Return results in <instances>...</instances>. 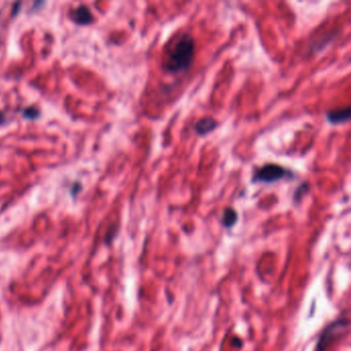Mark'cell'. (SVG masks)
<instances>
[{"instance_id": "obj_9", "label": "cell", "mask_w": 351, "mask_h": 351, "mask_svg": "<svg viewBox=\"0 0 351 351\" xmlns=\"http://www.w3.org/2000/svg\"><path fill=\"white\" fill-rule=\"evenodd\" d=\"M23 116H24L25 118H27V119L33 120V119L38 118V116H39V111H38L37 109H35V107H29V109H27V110L24 111Z\"/></svg>"}, {"instance_id": "obj_5", "label": "cell", "mask_w": 351, "mask_h": 351, "mask_svg": "<svg viewBox=\"0 0 351 351\" xmlns=\"http://www.w3.org/2000/svg\"><path fill=\"white\" fill-rule=\"evenodd\" d=\"M326 117H327V120L329 121V123L332 125L344 124L350 120L351 110H350V107L334 110V111L328 112Z\"/></svg>"}, {"instance_id": "obj_2", "label": "cell", "mask_w": 351, "mask_h": 351, "mask_svg": "<svg viewBox=\"0 0 351 351\" xmlns=\"http://www.w3.org/2000/svg\"><path fill=\"white\" fill-rule=\"evenodd\" d=\"M291 176V172L287 171L284 167L278 165V164H266L263 167H261L256 173L253 178V180L260 181V182H267L272 183L276 182L280 179H283L286 176Z\"/></svg>"}, {"instance_id": "obj_8", "label": "cell", "mask_w": 351, "mask_h": 351, "mask_svg": "<svg viewBox=\"0 0 351 351\" xmlns=\"http://www.w3.org/2000/svg\"><path fill=\"white\" fill-rule=\"evenodd\" d=\"M308 190H309L308 183L304 182V183L301 184V185L296 188V191H295V193H294V195H293V200H294V201L298 202L299 200L303 197V195H304L305 193L308 192Z\"/></svg>"}, {"instance_id": "obj_7", "label": "cell", "mask_w": 351, "mask_h": 351, "mask_svg": "<svg viewBox=\"0 0 351 351\" xmlns=\"http://www.w3.org/2000/svg\"><path fill=\"white\" fill-rule=\"evenodd\" d=\"M237 222V212L233 208H226L223 215V224L227 228L233 227Z\"/></svg>"}, {"instance_id": "obj_4", "label": "cell", "mask_w": 351, "mask_h": 351, "mask_svg": "<svg viewBox=\"0 0 351 351\" xmlns=\"http://www.w3.org/2000/svg\"><path fill=\"white\" fill-rule=\"evenodd\" d=\"M219 127V122L212 117H205L200 119L195 125V132L200 136H205L213 132Z\"/></svg>"}, {"instance_id": "obj_6", "label": "cell", "mask_w": 351, "mask_h": 351, "mask_svg": "<svg viewBox=\"0 0 351 351\" xmlns=\"http://www.w3.org/2000/svg\"><path fill=\"white\" fill-rule=\"evenodd\" d=\"M73 19L79 25H88L93 21V16L91 11L86 6H80L75 10Z\"/></svg>"}, {"instance_id": "obj_10", "label": "cell", "mask_w": 351, "mask_h": 351, "mask_svg": "<svg viewBox=\"0 0 351 351\" xmlns=\"http://www.w3.org/2000/svg\"><path fill=\"white\" fill-rule=\"evenodd\" d=\"M7 122V120H6V117H5V115L3 114V113H0V125H3V124H5Z\"/></svg>"}, {"instance_id": "obj_1", "label": "cell", "mask_w": 351, "mask_h": 351, "mask_svg": "<svg viewBox=\"0 0 351 351\" xmlns=\"http://www.w3.org/2000/svg\"><path fill=\"white\" fill-rule=\"evenodd\" d=\"M195 55V39L188 33H182L172 44L164 62V68L170 73L186 71Z\"/></svg>"}, {"instance_id": "obj_3", "label": "cell", "mask_w": 351, "mask_h": 351, "mask_svg": "<svg viewBox=\"0 0 351 351\" xmlns=\"http://www.w3.org/2000/svg\"><path fill=\"white\" fill-rule=\"evenodd\" d=\"M346 326H347V321L345 319L338 320L336 322H333L331 326H329L325 330V332L321 334V336H320V338L318 340L316 351H325L326 348L334 340V337H336V334L339 333Z\"/></svg>"}]
</instances>
